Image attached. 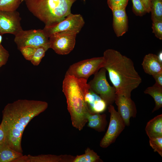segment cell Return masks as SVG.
Returning a JSON list of instances; mask_svg holds the SVG:
<instances>
[{
	"label": "cell",
	"mask_w": 162,
	"mask_h": 162,
	"mask_svg": "<svg viewBox=\"0 0 162 162\" xmlns=\"http://www.w3.org/2000/svg\"><path fill=\"white\" fill-rule=\"evenodd\" d=\"M25 0H21V2H22L24 1Z\"/></svg>",
	"instance_id": "cell-38"
},
{
	"label": "cell",
	"mask_w": 162,
	"mask_h": 162,
	"mask_svg": "<svg viewBox=\"0 0 162 162\" xmlns=\"http://www.w3.org/2000/svg\"><path fill=\"white\" fill-rule=\"evenodd\" d=\"M76 0H25L26 6L35 16L49 26L63 20L71 13Z\"/></svg>",
	"instance_id": "cell-4"
},
{
	"label": "cell",
	"mask_w": 162,
	"mask_h": 162,
	"mask_svg": "<svg viewBox=\"0 0 162 162\" xmlns=\"http://www.w3.org/2000/svg\"></svg>",
	"instance_id": "cell-41"
},
{
	"label": "cell",
	"mask_w": 162,
	"mask_h": 162,
	"mask_svg": "<svg viewBox=\"0 0 162 162\" xmlns=\"http://www.w3.org/2000/svg\"><path fill=\"white\" fill-rule=\"evenodd\" d=\"M102 116L100 113H90L87 116L88 121L98 119L101 117Z\"/></svg>",
	"instance_id": "cell-34"
},
{
	"label": "cell",
	"mask_w": 162,
	"mask_h": 162,
	"mask_svg": "<svg viewBox=\"0 0 162 162\" xmlns=\"http://www.w3.org/2000/svg\"><path fill=\"white\" fill-rule=\"evenodd\" d=\"M13 162H30V161L28 155H23L14 160Z\"/></svg>",
	"instance_id": "cell-35"
},
{
	"label": "cell",
	"mask_w": 162,
	"mask_h": 162,
	"mask_svg": "<svg viewBox=\"0 0 162 162\" xmlns=\"http://www.w3.org/2000/svg\"><path fill=\"white\" fill-rule=\"evenodd\" d=\"M87 122L88 127L93 129L98 132L104 131L107 124L106 115L105 114H102L100 118L88 121Z\"/></svg>",
	"instance_id": "cell-21"
},
{
	"label": "cell",
	"mask_w": 162,
	"mask_h": 162,
	"mask_svg": "<svg viewBox=\"0 0 162 162\" xmlns=\"http://www.w3.org/2000/svg\"><path fill=\"white\" fill-rule=\"evenodd\" d=\"M104 62L103 56L82 60L70 65L65 74L87 80L91 76L103 68Z\"/></svg>",
	"instance_id": "cell-6"
},
{
	"label": "cell",
	"mask_w": 162,
	"mask_h": 162,
	"mask_svg": "<svg viewBox=\"0 0 162 162\" xmlns=\"http://www.w3.org/2000/svg\"><path fill=\"white\" fill-rule=\"evenodd\" d=\"M37 47L32 46H26L21 48L19 50L24 58L26 60L30 61Z\"/></svg>",
	"instance_id": "cell-29"
},
{
	"label": "cell",
	"mask_w": 162,
	"mask_h": 162,
	"mask_svg": "<svg viewBox=\"0 0 162 162\" xmlns=\"http://www.w3.org/2000/svg\"><path fill=\"white\" fill-rule=\"evenodd\" d=\"M76 35L67 32L54 34L49 38L50 48L58 54H68L74 47Z\"/></svg>",
	"instance_id": "cell-10"
},
{
	"label": "cell",
	"mask_w": 162,
	"mask_h": 162,
	"mask_svg": "<svg viewBox=\"0 0 162 162\" xmlns=\"http://www.w3.org/2000/svg\"><path fill=\"white\" fill-rule=\"evenodd\" d=\"M150 146L154 152H157L162 156V136L149 139Z\"/></svg>",
	"instance_id": "cell-25"
},
{
	"label": "cell",
	"mask_w": 162,
	"mask_h": 162,
	"mask_svg": "<svg viewBox=\"0 0 162 162\" xmlns=\"http://www.w3.org/2000/svg\"><path fill=\"white\" fill-rule=\"evenodd\" d=\"M147 13L151 11V0H141Z\"/></svg>",
	"instance_id": "cell-33"
},
{
	"label": "cell",
	"mask_w": 162,
	"mask_h": 162,
	"mask_svg": "<svg viewBox=\"0 0 162 162\" xmlns=\"http://www.w3.org/2000/svg\"><path fill=\"white\" fill-rule=\"evenodd\" d=\"M14 40L19 50L26 46L37 47L47 46L50 47L49 38L43 29H22L15 35Z\"/></svg>",
	"instance_id": "cell-8"
},
{
	"label": "cell",
	"mask_w": 162,
	"mask_h": 162,
	"mask_svg": "<svg viewBox=\"0 0 162 162\" xmlns=\"http://www.w3.org/2000/svg\"><path fill=\"white\" fill-rule=\"evenodd\" d=\"M21 3V0H0V11L16 10Z\"/></svg>",
	"instance_id": "cell-23"
},
{
	"label": "cell",
	"mask_w": 162,
	"mask_h": 162,
	"mask_svg": "<svg viewBox=\"0 0 162 162\" xmlns=\"http://www.w3.org/2000/svg\"><path fill=\"white\" fill-rule=\"evenodd\" d=\"M112 10L114 30L117 37L122 36L127 32L128 28V18L125 8L114 9Z\"/></svg>",
	"instance_id": "cell-13"
},
{
	"label": "cell",
	"mask_w": 162,
	"mask_h": 162,
	"mask_svg": "<svg viewBox=\"0 0 162 162\" xmlns=\"http://www.w3.org/2000/svg\"><path fill=\"white\" fill-rule=\"evenodd\" d=\"M87 80L65 74L62 83V92L66 99L67 109L73 127L79 131L88 122L90 111L85 95L90 88Z\"/></svg>",
	"instance_id": "cell-3"
},
{
	"label": "cell",
	"mask_w": 162,
	"mask_h": 162,
	"mask_svg": "<svg viewBox=\"0 0 162 162\" xmlns=\"http://www.w3.org/2000/svg\"><path fill=\"white\" fill-rule=\"evenodd\" d=\"M9 56L8 52L0 44V64L2 66L6 64Z\"/></svg>",
	"instance_id": "cell-30"
},
{
	"label": "cell",
	"mask_w": 162,
	"mask_h": 162,
	"mask_svg": "<svg viewBox=\"0 0 162 162\" xmlns=\"http://www.w3.org/2000/svg\"><path fill=\"white\" fill-rule=\"evenodd\" d=\"M114 102L117 106L118 112L125 125L129 126L130 118L136 117L137 114L135 103L130 98L119 94H116Z\"/></svg>",
	"instance_id": "cell-12"
},
{
	"label": "cell",
	"mask_w": 162,
	"mask_h": 162,
	"mask_svg": "<svg viewBox=\"0 0 162 162\" xmlns=\"http://www.w3.org/2000/svg\"><path fill=\"white\" fill-rule=\"evenodd\" d=\"M5 136L4 130L2 124H0V146L5 142Z\"/></svg>",
	"instance_id": "cell-32"
},
{
	"label": "cell",
	"mask_w": 162,
	"mask_h": 162,
	"mask_svg": "<svg viewBox=\"0 0 162 162\" xmlns=\"http://www.w3.org/2000/svg\"><path fill=\"white\" fill-rule=\"evenodd\" d=\"M145 94L151 95L154 99L155 106L152 112L158 110L162 107V87L154 84L147 88L144 92Z\"/></svg>",
	"instance_id": "cell-19"
},
{
	"label": "cell",
	"mask_w": 162,
	"mask_h": 162,
	"mask_svg": "<svg viewBox=\"0 0 162 162\" xmlns=\"http://www.w3.org/2000/svg\"><path fill=\"white\" fill-rule=\"evenodd\" d=\"M2 65L1 64H0V68L2 66Z\"/></svg>",
	"instance_id": "cell-39"
},
{
	"label": "cell",
	"mask_w": 162,
	"mask_h": 162,
	"mask_svg": "<svg viewBox=\"0 0 162 162\" xmlns=\"http://www.w3.org/2000/svg\"><path fill=\"white\" fill-rule=\"evenodd\" d=\"M106 71L105 68H100L88 84L90 89L99 95L108 106L114 102L116 91L114 87L110 86L107 80Z\"/></svg>",
	"instance_id": "cell-5"
},
{
	"label": "cell",
	"mask_w": 162,
	"mask_h": 162,
	"mask_svg": "<svg viewBox=\"0 0 162 162\" xmlns=\"http://www.w3.org/2000/svg\"><path fill=\"white\" fill-rule=\"evenodd\" d=\"M141 64L144 72L149 75H152L162 72V63L155 54L149 53L146 55Z\"/></svg>",
	"instance_id": "cell-15"
},
{
	"label": "cell",
	"mask_w": 162,
	"mask_h": 162,
	"mask_svg": "<svg viewBox=\"0 0 162 162\" xmlns=\"http://www.w3.org/2000/svg\"><path fill=\"white\" fill-rule=\"evenodd\" d=\"M152 76L155 81L154 84L162 87V72L156 74Z\"/></svg>",
	"instance_id": "cell-31"
},
{
	"label": "cell",
	"mask_w": 162,
	"mask_h": 162,
	"mask_svg": "<svg viewBox=\"0 0 162 162\" xmlns=\"http://www.w3.org/2000/svg\"><path fill=\"white\" fill-rule=\"evenodd\" d=\"M108 109L110 114L109 125L100 143V146L103 148L108 147L114 142L126 126L123 120L112 105L108 106Z\"/></svg>",
	"instance_id": "cell-9"
},
{
	"label": "cell",
	"mask_w": 162,
	"mask_h": 162,
	"mask_svg": "<svg viewBox=\"0 0 162 162\" xmlns=\"http://www.w3.org/2000/svg\"><path fill=\"white\" fill-rule=\"evenodd\" d=\"M101 162L103 161L93 150L88 147L85 151V153L77 155L73 162Z\"/></svg>",
	"instance_id": "cell-20"
},
{
	"label": "cell",
	"mask_w": 162,
	"mask_h": 162,
	"mask_svg": "<svg viewBox=\"0 0 162 162\" xmlns=\"http://www.w3.org/2000/svg\"><path fill=\"white\" fill-rule=\"evenodd\" d=\"M22 153L12 148L5 142L0 147V162H13L22 156Z\"/></svg>",
	"instance_id": "cell-18"
},
{
	"label": "cell",
	"mask_w": 162,
	"mask_h": 162,
	"mask_svg": "<svg viewBox=\"0 0 162 162\" xmlns=\"http://www.w3.org/2000/svg\"><path fill=\"white\" fill-rule=\"evenodd\" d=\"M133 3L132 10L137 16H142L146 11L141 0H131Z\"/></svg>",
	"instance_id": "cell-26"
},
{
	"label": "cell",
	"mask_w": 162,
	"mask_h": 162,
	"mask_svg": "<svg viewBox=\"0 0 162 162\" xmlns=\"http://www.w3.org/2000/svg\"><path fill=\"white\" fill-rule=\"evenodd\" d=\"M85 24L83 18L80 14L70 13L64 19L53 25L45 26L43 31L48 38L52 35L61 32L79 33Z\"/></svg>",
	"instance_id": "cell-7"
},
{
	"label": "cell",
	"mask_w": 162,
	"mask_h": 162,
	"mask_svg": "<svg viewBox=\"0 0 162 162\" xmlns=\"http://www.w3.org/2000/svg\"><path fill=\"white\" fill-rule=\"evenodd\" d=\"M30 162H73L75 156L70 155H28Z\"/></svg>",
	"instance_id": "cell-16"
},
{
	"label": "cell",
	"mask_w": 162,
	"mask_h": 162,
	"mask_svg": "<svg viewBox=\"0 0 162 162\" xmlns=\"http://www.w3.org/2000/svg\"><path fill=\"white\" fill-rule=\"evenodd\" d=\"M2 34H0V44H1V42L2 40Z\"/></svg>",
	"instance_id": "cell-37"
},
{
	"label": "cell",
	"mask_w": 162,
	"mask_h": 162,
	"mask_svg": "<svg viewBox=\"0 0 162 162\" xmlns=\"http://www.w3.org/2000/svg\"><path fill=\"white\" fill-rule=\"evenodd\" d=\"M145 131L149 139L162 136V114L158 115L147 123Z\"/></svg>",
	"instance_id": "cell-17"
},
{
	"label": "cell",
	"mask_w": 162,
	"mask_h": 162,
	"mask_svg": "<svg viewBox=\"0 0 162 162\" xmlns=\"http://www.w3.org/2000/svg\"><path fill=\"white\" fill-rule=\"evenodd\" d=\"M85 99L91 113H100L106 109L107 106L104 100L90 88L85 94Z\"/></svg>",
	"instance_id": "cell-14"
},
{
	"label": "cell",
	"mask_w": 162,
	"mask_h": 162,
	"mask_svg": "<svg viewBox=\"0 0 162 162\" xmlns=\"http://www.w3.org/2000/svg\"><path fill=\"white\" fill-rule=\"evenodd\" d=\"M150 12L152 21L162 20V0H151Z\"/></svg>",
	"instance_id": "cell-22"
},
{
	"label": "cell",
	"mask_w": 162,
	"mask_h": 162,
	"mask_svg": "<svg viewBox=\"0 0 162 162\" xmlns=\"http://www.w3.org/2000/svg\"><path fill=\"white\" fill-rule=\"evenodd\" d=\"M48 104L45 101L19 99L8 104L2 111V124L5 143L21 153V140L24 131L34 118L45 111Z\"/></svg>",
	"instance_id": "cell-1"
},
{
	"label": "cell",
	"mask_w": 162,
	"mask_h": 162,
	"mask_svg": "<svg viewBox=\"0 0 162 162\" xmlns=\"http://www.w3.org/2000/svg\"><path fill=\"white\" fill-rule=\"evenodd\" d=\"M152 28L155 36L160 40L162 39V20L152 21Z\"/></svg>",
	"instance_id": "cell-28"
},
{
	"label": "cell",
	"mask_w": 162,
	"mask_h": 162,
	"mask_svg": "<svg viewBox=\"0 0 162 162\" xmlns=\"http://www.w3.org/2000/svg\"><path fill=\"white\" fill-rule=\"evenodd\" d=\"M50 47L47 46H41L36 48L33 56L30 61L34 66L38 65L45 56L46 51Z\"/></svg>",
	"instance_id": "cell-24"
},
{
	"label": "cell",
	"mask_w": 162,
	"mask_h": 162,
	"mask_svg": "<svg viewBox=\"0 0 162 162\" xmlns=\"http://www.w3.org/2000/svg\"><path fill=\"white\" fill-rule=\"evenodd\" d=\"M162 52L161 51L159 53L158 55V57L160 62L162 63Z\"/></svg>",
	"instance_id": "cell-36"
},
{
	"label": "cell",
	"mask_w": 162,
	"mask_h": 162,
	"mask_svg": "<svg viewBox=\"0 0 162 162\" xmlns=\"http://www.w3.org/2000/svg\"><path fill=\"white\" fill-rule=\"evenodd\" d=\"M103 57L104 61L103 68L108 73L110 79L115 88L116 94L130 98L131 92L142 82L132 61L112 49L106 50Z\"/></svg>",
	"instance_id": "cell-2"
},
{
	"label": "cell",
	"mask_w": 162,
	"mask_h": 162,
	"mask_svg": "<svg viewBox=\"0 0 162 162\" xmlns=\"http://www.w3.org/2000/svg\"><path fill=\"white\" fill-rule=\"evenodd\" d=\"M0 31H1V27H0Z\"/></svg>",
	"instance_id": "cell-40"
},
{
	"label": "cell",
	"mask_w": 162,
	"mask_h": 162,
	"mask_svg": "<svg viewBox=\"0 0 162 162\" xmlns=\"http://www.w3.org/2000/svg\"><path fill=\"white\" fill-rule=\"evenodd\" d=\"M21 18L16 10L0 11V34H11L14 35L22 30L21 25Z\"/></svg>",
	"instance_id": "cell-11"
},
{
	"label": "cell",
	"mask_w": 162,
	"mask_h": 162,
	"mask_svg": "<svg viewBox=\"0 0 162 162\" xmlns=\"http://www.w3.org/2000/svg\"><path fill=\"white\" fill-rule=\"evenodd\" d=\"M128 0H107V3L110 8L112 10L114 9L125 8Z\"/></svg>",
	"instance_id": "cell-27"
},
{
	"label": "cell",
	"mask_w": 162,
	"mask_h": 162,
	"mask_svg": "<svg viewBox=\"0 0 162 162\" xmlns=\"http://www.w3.org/2000/svg\"></svg>",
	"instance_id": "cell-42"
}]
</instances>
